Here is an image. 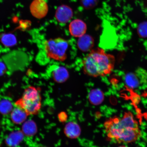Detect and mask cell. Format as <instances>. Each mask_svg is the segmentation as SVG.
I'll return each mask as SVG.
<instances>
[{"mask_svg":"<svg viewBox=\"0 0 147 147\" xmlns=\"http://www.w3.org/2000/svg\"><path fill=\"white\" fill-rule=\"evenodd\" d=\"M104 127L109 140L118 144L135 142L141 136L138 123L130 111L122 118L114 117L106 120Z\"/></svg>","mask_w":147,"mask_h":147,"instance_id":"cell-1","label":"cell"},{"mask_svg":"<svg viewBox=\"0 0 147 147\" xmlns=\"http://www.w3.org/2000/svg\"><path fill=\"white\" fill-rule=\"evenodd\" d=\"M115 58L113 55L99 48L92 49L83 61V69L86 74L95 77L105 76L114 68Z\"/></svg>","mask_w":147,"mask_h":147,"instance_id":"cell-2","label":"cell"},{"mask_svg":"<svg viewBox=\"0 0 147 147\" xmlns=\"http://www.w3.org/2000/svg\"><path fill=\"white\" fill-rule=\"evenodd\" d=\"M15 104L16 107L25 110L28 115H34L41 108V97L35 88L29 87L25 90L22 98Z\"/></svg>","mask_w":147,"mask_h":147,"instance_id":"cell-3","label":"cell"},{"mask_svg":"<svg viewBox=\"0 0 147 147\" xmlns=\"http://www.w3.org/2000/svg\"><path fill=\"white\" fill-rule=\"evenodd\" d=\"M68 47L67 40L60 38L48 40L45 44V50L47 56L59 61H63L67 59Z\"/></svg>","mask_w":147,"mask_h":147,"instance_id":"cell-4","label":"cell"},{"mask_svg":"<svg viewBox=\"0 0 147 147\" xmlns=\"http://www.w3.org/2000/svg\"><path fill=\"white\" fill-rule=\"evenodd\" d=\"M31 14L38 19H41L47 16L49 11V7L44 0H34L30 7Z\"/></svg>","mask_w":147,"mask_h":147,"instance_id":"cell-5","label":"cell"},{"mask_svg":"<svg viewBox=\"0 0 147 147\" xmlns=\"http://www.w3.org/2000/svg\"><path fill=\"white\" fill-rule=\"evenodd\" d=\"M69 30L71 36L79 38L86 34L87 26L82 20L75 19L69 24Z\"/></svg>","mask_w":147,"mask_h":147,"instance_id":"cell-6","label":"cell"},{"mask_svg":"<svg viewBox=\"0 0 147 147\" xmlns=\"http://www.w3.org/2000/svg\"><path fill=\"white\" fill-rule=\"evenodd\" d=\"M72 9L67 5H61L57 9L55 18L59 22L65 24L70 20L73 16Z\"/></svg>","mask_w":147,"mask_h":147,"instance_id":"cell-7","label":"cell"},{"mask_svg":"<svg viewBox=\"0 0 147 147\" xmlns=\"http://www.w3.org/2000/svg\"><path fill=\"white\" fill-rule=\"evenodd\" d=\"M94 45L92 37L86 34L79 38L77 43L79 49L84 52L91 51Z\"/></svg>","mask_w":147,"mask_h":147,"instance_id":"cell-8","label":"cell"},{"mask_svg":"<svg viewBox=\"0 0 147 147\" xmlns=\"http://www.w3.org/2000/svg\"><path fill=\"white\" fill-rule=\"evenodd\" d=\"M28 115L22 108L18 107L14 108L11 113V119L16 124H21L26 119Z\"/></svg>","mask_w":147,"mask_h":147,"instance_id":"cell-9","label":"cell"},{"mask_svg":"<svg viewBox=\"0 0 147 147\" xmlns=\"http://www.w3.org/2000/svg\"><path fill=\"white\" fill-rule=\"evenodd\" d=\"M53 78L56 82H62L65 81L68 78L69 74L67 69L60 66L56 68L53 71Z\"/></svg>","mask_w":147,"mask_h":147,"instance_id":"cell-10","label":"cell"},{"mask_svg":"<svg viewBox=\"0 0 147 147\" xmlns=\"http://www.w3.org/2000/svg\"><path fill=\"white\" fill-rule=\"evenodd\" d=\"M125 82L129 87L132 88L137 87L140 84V80L138 71L129 73L125 76Z\"/></svg>","mask_w":147,"mask_h":147,"instance_id":"cell-11","label":"cell"},{"mask_svg":"<svg viewBox=\"0 0 147 147\" xmlns=\"http://www.w3.org/2000/svg\"><path fill=\"white\" fill-rule=\"evenodd\" d=\"M23 134L21 131H17L11 134L6 139V144L10 146H15L18 145L22 140Z\"/></svg>","mask_w":147,"mask_h":147,"instance_id":"cell-12","label":"cell"},{"mask_svg":"<svg viewBox=\"0 0 147 147\" xmlns=\"http://www.w3.org/2000/svg\"><path fill=\"white\" fill-rule=\"evenodd\" d=\"M80 132L79 127L74 123H69L66 126V134L69 137L74 138L78 136L80 134Z\"/></svg>","mask_w":147,"mask_h":147,"instance_id":"cell-13","label":"cell"},{"mask_svg":"<svg viewBox=\"0 0 147 147\" xmlns=\"http://www.w3.org/2000/svg\"><path fill=\"white\" fill-rule=\"evenodd\" d=\"M90 100L93 104H100L103 100V94L99 90H94L90 94Z\"/></svg>","mask_w":147,"mask_h":147,"instance_id":"cell-14","label":"cell"},{"mask_svg":"<svg viewBox=\"0 0 147 147\" xmlns=\"http://www.w3.org/2000/svg\"><path fill=\"white\" fill-rule=\"evenodd\" d=\"M12 107V104L10 101L3 100L0 102V112L3 115H7L10 113Z\"/></svg>","mask_w":147,"mask_h":147,"instance_id":"cell-15","label":"cell"},{"mask_svg":"<svg viewBox=\"0 0 147 147\" xmlns=\"http://www.w3.org/2000/svg\"><path fill=\"white\" fill-rule=\"evenodd\" d=\"M1 41L6 47H12L15 45L16 41L15 37L11 34L3 35L1 38Z\"/></svg>","mask_w":147,"mask_h":147,"instance_id":"cell-16","label":"cell"},{"mask_svg":"<svg viewBox=\"0 0 147 147\" xmlns=\"http://www.w3.org/2000/svg\"><path fill=\"white\" fill-rule=\"evenodd\" d=\"M23 130L26 135H31L35 132V127L33 123L28 121L26 122L23 125Z\"/></svg>","mask_w":147,"mask_h":147,"instance_id":"cell-17","label":"cell"},{"mask_svg":"<svg viewBox=\"0 0 147 147\" xmlns=\"http://www.w3.org/2000/svg\"><path fill=\"white\" fill-rule=\"evenodd\" d=\"M138 32L142 38L147 37V22L141 23L138 27Z\"/></svg>","mask_w":147,"mask_h":147,"instance_id":"cell-18","label":"cell"},{"mask_svg":"<svg viewBox=\"0 0 147 147\" xmlns=\"http://www.w3.org/2000/svg\"><path fill=\"white\" fill-rule=\"evenodd\" d=\"M80 3L84 8L88 9L92 8L95 6L96 0H80Z\"/></svg>","mask_w":147,"mask_h":147,"instance_id":"cell-19","label":"cell"},{"mask_svg":"<svg viewBox=\"0 0 147 147\" xmlns=\"http://www.w3.org/2000/svg\"><path fill=\"white\" fill-rule=\"evenodd\" d=\"M6 71V67L4 64L2 62H0V76L4 74Z\"/></svg>","mask_w":147,"mask_h":147,"instance_id":"cell-20","label":"cell"}]
</instances>
